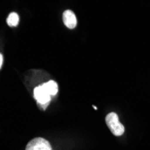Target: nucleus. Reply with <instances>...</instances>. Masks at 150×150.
<instances>
[{
	"instance_id": "1",
	"label": "nucleus",
	"mask_w": 150,
	"mask_h": 150,
	"mask_svg": "<svg viewBox=\"0 0 150 150\" xmlns=\"http://www.w3.org/2000/svg\"><path fill=\"white\" fill-rule=\"evenodd\" d=\"M105 122L107 126L114 136H121L124 133V126L119 121V117L115 112H110L105 118Z\"/></svg>"
},
{
	"instance_id": "2",
	"label": "nucleus",
	"mask_w": 150,
	"mask_h": 150,
	"mask_svg": "<svg viewBox=\"0 0 150 150\" xmlns=\"http://www.w3.org/2000/svg\"><path fill=\"white\" fill-rule=\"evenodd\" d=\"M33 96H34L35 100L38 102L39 105L42 107L43 110H45L47 108V106L50 104V100H51V96L42 87V86H39L34 88Z\"/></svg>"
},
{
	"instance_id": "3",
	"label": "nucleus",
	"mask_w": 150,
	"mask_h": 150,
	"mask_svg": "<svg viewBox=\"0 0 150 150\" xmlns=\"http://www.w3.org/2000/svg\"><path fill=\"white\" fill-rule=\"evenodd\" d=\"M25 150H52L48 140L42 138H35L27 144Z\"/></svg>"
},
{
	"instance_id": "4",
	"label": "nucleus",
	"mask_w": 150,
	"mask_h": 150,
	"mask_svg": "<svg viewBox=\"0 0 150 150\" xmlns=\"http://www.w3.org/2000/svg\"><path fill=\"white\" fill-rule=\"evenodd\" d=\"M63 22L65 23V25L69 29H74L76 28V26L77 24V20H76V16L74 13L73 11L71 10H66L63 13Z\"/></svg>"
},
{
	"instance_id": "5",
	"label": "nucleus",
	"mask_w": 150,
	"mask_h": 150,
	"mask_svg": "<svg viewBox=\"0 0 150 150\" xmlns=\"http://www.w3.org/2000/svg\"><path fill=\"white\" fill-rule=\"evenodd\" d=\"M42 87L47 91V93L50 95V96H53V95H56L58 93V84L56 83L55 81L50 80L48 81L46 83L42 85Z\"/></svg>"
},
{
	"instance_id": "6",
	"label": "nucleus",
	"mask_w": 150,
	"mask_h": 150,
	"mask_svg": "<svg viewBox=\"0 0 150 150\" xmlns=\"http://www.w3.org/2000/svg\"><path fill=\"white\" fill-rule=\"evenodd\" d=\"M19 20H20L19 16L17 15L16 13L13 12L8 16V17L6 19V23L10 27H16L19 23Z\"/></svg>"
},
{
	"instance_id": "7",
	"label": "nucleus",
	"mask_w": 150,
	"mask_h": 150,
	"mask_svg": "<svg viewBox=\"0 0 150 150\" xmlns=\"http://www.w3.org/2000/svg\"><path fill=\"white\" fill-rule=\"evenodd\" d=\"M3 63H4V57H3V54H0V67L2 69L3 67Z\"/></svg>"
}]
</instances>
